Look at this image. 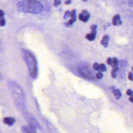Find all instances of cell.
Returning a JSON list of instances; mask_svg holds the SVG:
<instances>
[{
	"instance_id": "25",
	"label": "cell",
	"mask_w": 133,
	"mask_h": 133,
	"mask_svg": "<svg viewBox=\"0 0 133 133\" xmlns=\"http://www.w3.org/2000/svg\"><path fill=\"white\" fill-rule=\"evenodd\" d=\"M4 15V13L3 11L2 10H0V17H3Z\"/></svg>"
},
{
	"instance_id": "9",
	"label": "cell",
	"mask_w": 133,
	"mask_h": 133,
	"mask_svg": "<svg viewBox=\"0 0 133 133\" xmlns=\"http://www.w3.org/2000/svg\"><path fill=\"white\" fill-rule=\"evenodd\" d=\"M96 36V30H91V33L86 34L85 37L88 41H94L95 39Z\"/></svg>"
},
{
	"instance_id": "2",
	"label": "cell",
	"mask_w": 133,
	"mask_h": 133,
	"mask_svg": "<svg viewBox=\"0 0 133 133\" xmlns=\"http://www.w3.org/2000/svg\"><path fill=\"white\" fill-rule=\"evenodd\" d=\"M22 54L31 76L35 78L37 76V63L35 57L30 51L25 49H22Z\"/></svg>"
},
{
	"instance_id": "11",
	"label": "cell",
	"mask_w": 133,
	"mask_h": 133,
	"mask_svg": "<svg viewBox=\"0 0 133 133\" xmlns=\"http://www.w3.org/2000/svg\"><path fill=\"white\" fill-rule=\"evenodd\" d=\"M23 133H36L35 129L29 125V127L23 126L22 128Z\"/></svg>"
},
{
	"instance_id": "19",
	"label": "cell",
	"mask_w": 133,
	"mask_h": 133,
	"mask_svg": "<svg viewBox=\"0 0 133 133\" xmlns=\"http://www.w3.org/2000/svg\"><path fill=\"white\" fill-rule=\"evenodd\" d=\"M61 1L60 0H54V6L55 7H58L61 4Z\"/></svg>"
},
{
	"instance_id": "29",
	"label": "cell",
	"mask_w": 133,
	"mask_h": 133,
	"mask_svg": "<svg viewBox=\"0 0 133 133\" xmlns=\"http://www.w3.org/2000/svg\"><path fill=\"white\" fill-rule=\"evenodd\" d=\"M131 69H132V71H133V66H132V68H131Z\"/></svg>"
},
{
	"instance_id": "14",
	"label": "cell",
	"mask_w": 133,
	"mask_h": 133,
	"mask_svg": "<svg viewBox=\"0 0 133 133\" xmlns=\"http://www.w3.org/2000/svg\"><path fill=\"white\" fill-rule=\"evenodd\" d=\"M118 65V60L116 58H113L112 59V66L114 68H116L117 67Z\"/></svg>"
},
{
	"instance_id": "21",
	"label": "cell",
	"mask_w": 133,
	"mask_h": 133,
	"mask_svg": "<svg viewBox=\"0 0 133 133\" xmlns=\"http://www.w3.org/2000/svg\"><path fill=\"white\" fill-rule=\"evenodd\" d=\"M71 16V12L70 11H66L64 15V17H63V18L64 19H66L69 16Z\"/></svg>"
},
{
	"instance_id": "7",
	"label": "cell",
	"mask_w": 133,
	"mask_h": 133,
	"mask_svg": "<svg viewBox=\"0 0 133 133\" xmlns=\"http://www.w3.org/2000/svg\"><path fill=\"white\" fill-rule=\"evenodd\" d=\"M71 19L69 20V21L67 23H65L64 24L66 26H70L72 25L76 21V10L73 9L71 11Z\"/></svg>"
},
{
	"instance_id": "4",
	"label": "cell",
	"mask_w": 133,
	"mask_h": 133,
	"mask_svg": "<svg viewBox=\"0 0 133 133\" xmlns=\"http://www.w3.org/2000/svg\"><path fill=\"white\" fill-rule=\"evenodd\" d=\"M78 73L83 77L88 79H94V75L93 72L90 69L89 65L87 63L82 62L80 63L77 68Z\"/></svg>"
},
{
	"instance_id": "1",
	"label": "cell",
	"mask_w": 133,
	"mask_h": 133,
	"mask_svg": "<svg viewBox=\"0 0 133 133\" xmlns=\"http://www.w3.org/2000/svg\"><path fill=\"white\" fill-rule=\"evenodd\" d=\"M17 7L19 11L31 14H38L43 9L42 4L36 0H24L18 2Z\"/></svg>"
},
{
	"instance_id": "26",
	"label": "cell",
	"mask_w": 133,
	"mask_h": 133,
	"mask_svg": "<svg viewBox=\"0 0 133 133\" xmlns=\"http://www.w3.org/2000/svg\"><path fill=\"white\" fill-rule=\"evenodd\" d=\"M129 100L130 102H131L133 103V96H131L129 98Z\"/></svg>"
},
{
	"instance_id": "20",
	"label": "cell",
	"mask_w": 133,
	"mask_h": 133,
	"mask_svg": "<svg viewBox=\"0 0 133 133\" xmlns=\"http://www.w3.org/2000/svg\"><path fill=\"white\" fill-rule=\"evenodd\" d=\"M103 77V74L101 72H98L96 74V77L98 79H101Z\"/></svg>"
},
{
	"instance_id": "27",
	"label": "cell",
	"mask_w": 133,
	"mask_h": 133,
	"mask_svg": "<svg viewBox=\"0 0 133 133\" xmlns=\"http://www.w3.org/2000/svg\"><path fill=\"white\" fill-rule=\"evenodd\" d=\"M71 2V0H66V1L65 2V4H70Z\"/></svg>"
},
{
	"instance_id": "10",
	"label": "cell",
	"mask_w": 133,
	"mask_h": 133,
	"mask_svg": "<svg viewBox=\"0 0 133 133\" xmlns=\"http://www.w3.org/2000/svg\"><path fill=\"white\" fill-rule=\"evenodd\" d=\"M109 39H110V37L109 36V35H104L101 41H100V43L101 45H102L104 47H107L108 45V43H109Z\"/></svg>"
},
{
	"instance_id": "8",
	"label": "cell",
	"mask_w": 133,
	"mask_h": 133,
	"mask_svg": "<svg viewBox=\"0 0 133 133\" xmlns=\"http://www.w3.org/2000/svg\"><path fill=\"white\" fill-rule=\"evenodd\" d=\"M122 23L120 16L118 14L114 15L112 19V24L113 25H119Z\"/></svg>"
},
{
	"instance_id": "17",
	"label": "cell",
	"mask_w": 133,
	"mask_h": 133,
	"mask_svg": "<svg viewBox=\"0 0 133 133\" xmlns=\"http://www.w3.org/2000/svg\"><path fill=\"white\" fill-rule=\"evenodd\" d=\"M92 67H93V68H94V70H97V71H99V69H100V64H99L98 63L96 62V63H95L93 64Z\"/></svg>"
},
{
	"instance_id": "22",
	"label": "cell",
	"mask_w": 133,
	"mask_h": 133,
	"mask_svg": "<svg viewBox=\"0 0 133 133\" xmlns=\"http://www.w3.org/2000/svg\"><path fill=\"white\" fill-rule=\"evenodd\" d=\"M128 77L129 79L133 81V74L131 72H129V73L128 74Z\"/></svg>"
},
{
	"instance_id": "23",
	"label": "cell",
	"mask_w": 133,
	"mask_h": 133,
	"mask_svg": "<svg viewBox=\"0 0 133 133\" xmlns=\"http://www.w3.org/2000/svg\"><path fill=\"white\" fill-rule=\"evenodd\" d=\"M107 63L109 65H111L112 64V59L110 58H108L107 59Z\"/></svg>"
},
{
	"instance_id": "5",
	"label": "cell",
	"mask_w": 133,
	"mask_h": 133,
	"mask_svg": "<svg viewBox=\"0 0 133 133\" xmlns=\"http://www.w3.org/2000/svg\"><path fill=\"white\" fill-rule=\"evenodd\" d=\"M24 114L25 117L30 126L32 127L34 129H37L39 127L36 119L31 114L29 113H25Z\"/></svg>"
},
{
	"instance_id": "12",
	"label": "cell",
	"mask_w": 133,
	"mask_h": 133,
	"mask_svg": "<svg viewBox=\"0 0 133 133\" xmlns=\"http://www.w3.org/2000/svg\"><path fill=\"white\" fill-rule=\"evenodd\" d=\"M4 123L9 126H11L14 124V123L15 122V119L11 117H5L4 118Z\"/></svg>"
},
{
	"instance_id": "3",
	"label": "cell",
	"mask_w": 133,
	"mask_h": 133,
	"mask_svg": "<svg viewBox=\"0 0 133 133\" xmlns=\"http://www.w3.org/2000/svg\"><path fill=\"white\" fill-rule=\"evenodd\" d=\"M10 90L12 93L13 97L17 102V105H24V96L21 89L14 83H11L9 85Z\"/></svg>"
},
{
	"instance_id": "16",
	"label": "cell",
	"mask_w": 133,
	"mask_h": 133,
	"mask_svg": "<svg viewBox=\"0 0 133 133\" xmlns=\"http://www.w3.org/2000/svg\"><path fill=\"white\" fill-rule=\"evenodd\" d=\"M107 70V68H106V66L105 65L103 64V63H101L100 64V69H99V71H102V72H104V71H105Z\"/></svg>"
},
{
	"instance_id": "15",
	"label": "cell",
	"mask_w": 133,
	"mask_h": 133,
	"mask_svg": "<svg viewBox=\"0 0 133 133\" xmlns=\"http://www.w3.org/2000/svg\"><path fill=\"white\" fill-rule=\"evenodd\" d=\"M118 70V68L116 67L113 68L112 71H111V76L112 77L115 78L116 77V72Z\"/></svg>"
},
{
	"instance_id": "28",
	"label": "cell",
	"mask_w": 133,
	"mask_h": 133,
	"mask_svg": "<svg viewBox=\"0 0 133 133\" xmlns=\"http://www.w3.org/2000/svg\"><path fill=\"white\" fill-rule=\"evenodd\" d=\"M83 2H86V1H87V0H82Z\"/></svg>"
},
{
	"instance_id": "24",
	"label": "cell",
	"mask_w": 133,
	"mask_h": 133,
	"mask_svg": "<svg viewBox=\"0 0 133 133\" xmlns=\"http://www.w3.org/2000/svg\"><path fill=\"white\" fill-rule=\"evenodd\" d=\"M126 92H127V94L129 96H132V95L133 94V92L130 89H128Z\"/></svg>"
},
{
	"instance_id": "13",
	"label": "cell",
	"mask_w": 133,
	"mask_h": 133,
	"mask_svg": "<svg viewBox=\"0 0 133 133\" xmlns=\"http://www.w3.org/2000/svg\"><path fill=\"white\" fill-rule=\"evenodd\" d=\"M112 92L116 99H119L121 97L122 94L119 89H113L112 90Z\"/></svg>"
},
{
	"instance_id": "18",
	"label": "cell",
	"mask_w": 133,
	"mask_h": 133,
	"mask_svg": "<svg viewBox=\"0 0 133 133\" xmlns=\"http://www.w3.org/2000/svg\"><path fill=\"white\" fill-rule=\"evenodd\" d=\"M6 23V21L4 19V18L3 17H1V19H0V25L1 26H3L5 25Z\"/></svg>"
},
{
	"instance_id": "6",
	"label": "cell",
	"mask_w": 133,
	"mask_h": 133,
	"mask_svg": "<svg viewBox=\"0 0 133 133\" xmlns=\"http://www.w3.org/2000/svg\"><path fill=\"white\" fill-rule=\"evenodd\" d=\"M90 17V14L89 12L86 10H83L82 11V13L79 14L78 15V18L79 19L83 22H86L88 20L89 18Z\"/></svg>"
}]
</instances>
